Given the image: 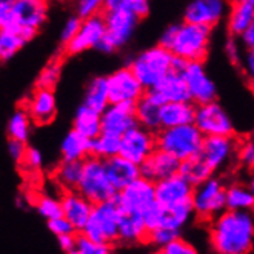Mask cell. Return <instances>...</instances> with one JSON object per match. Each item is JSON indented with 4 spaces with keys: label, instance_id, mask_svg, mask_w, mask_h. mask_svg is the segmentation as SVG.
Returning <instances> with one entry per match:
<instances>
[{
    "label": "cell",
    "instance_id": "obj_13",
    "mask_svg": "<svg viewBox=\"0 0 254 254\" xmlns=\"http://www.w3.org/2000/svg\"><path fill=\"white\" fill-rule=\"evenodd\" d=\"M156 148H157L156 132L137 125L122 136L121 156L137 163V165H142L156 151Z\"/></svg>",
    "mask_w": 254,
    "mask_h": 254
},
{
    "label": "cell",
    "instance_id": "obj_30",
    "mask_svg": "<svg viewBox=\"0 0 254 254\" xmlns=\"http://www.w3.org/2000/svg\"><path fill=\"white\" fill-rule=\"evenodd\" d=\"M72 128L79 131L80 134H83L88 139H96L103 132V127H102V113L89 108L86 105L79 107L76 116H74V122H72Z\"/></svg>",
    "mask_w": 254,
    "mask_h": 254
},
{
    "label": "cell",
    "instance_id": "obj_52",
    "mask_svg": "<svg viewBox=\"0 0 254 254\" xmlns=\"http://www.w3.org/2000/svg\"><path fill=\"white\" fill-rule=\"evenodd\" d=\"M129 11L132 14H136L139 19L145 17L149 11V0H131Z\"/></svg>",
    "mask_w": 254,
    "mask_h": 254
},
{
    "label": "cell",
    "instance_id": "obj_27",
    "mask_svg": "<svg viewBox=\"0 0 254 254\" xmlns=\"http://www.w3.org/2000/svg\"><path fill=\"white\" fill-rule=\"evenodd\" d=\"M227 19L230 34L241 37L254 22V2L253 0H233Z\"/></svg>",
    "mask_w": 254,
    "mask_h": 254
},
{
    "label": "cell",
    "instance_id": "obj_31",
    "mask_svg": "<svg viewBox=\"0 0 254 254\" xmlns=\"http://www.w3.org/2000/svg\"><path fill=\"white\" fill-rule=\"evenodd\" d=\"M110 103H111V99H110V89H108V79L103 76L91 79V82L88 83L85 89L83 105L93 108L99 113H103L108 108Z\"/></svg>",
    "mask_w": 254,
    "mask_h": 254
},
{
    "label": "cell",
    "instance_id": "obj_34",
    "mask_svg": "<svg viewBox=\"0 0 254 254\" xmlns=\"http://www.w3.org/2000/svg\"><path fill=\"white\" fill-rule=\"evenodd\" d=\"M179 173H181L187 179V181L190 184H192L194 187L205 182L206 179L213 177V174H214V171L206 165L199 154L184 160L181 163V171H179Z\"/></svg>",
    "mask_w": 254,
    "mask_h": 254
},
{
    "label": "cell",
    "instance_id": "obj_29",
    "mask_svg": "<svg viewBox=\"0 0 254 254\" xmlns=\"http://www.w3.org/2000/svg\"><path fill=\"white\" fill-rule=\"evenodd\" d=\"M62 160H85L91 156V139L76 129H71L61 143Z\"/></svg>",
    "mask_w": 254,
    "mask_h": 254
},
{
    "label": "cell",
    "instance_id": "obj_3",
    "mask_svg": "<svg viewBox=\"0 0 254 254\" xmlns=\"http://www.w3.org/2000/svg\"><path fill=\"white\" fill-rule=\"evenodd\" d=\"M174 59L176 56L159 43L157 47L139 53L131 61L129 68L148 91L156 88L174 69Z\"/></svg>",
    "mask_w": 254,
    "mask_h": 254
},
{
    "label": "cell",
    "instance_id": "obj_42",
    "mask_svg": "<svg viewBox=\"0 0 254 254\" xmlns=\"http://www.w3.org/2000/svg\"><path fill=\"white\" fill-rule=\"evenodd\" d=\"M107 0H76V12L82 19L97 16L102 11H105Z\"/></svg>",
    "mask_w": 254,
    "mask_h": 254
},
{
    "label": "cell",
    "instance_id": "obj_8",
    "mask_svg": "<svg viewBox=\"0 0 254 254\" xmlns=\"http://www.w3.org/2000/svg\"><path fill=\"white\" fill-rule=\"evenodd\" d=\"M103 19H105L107 33L97 48L102 53H114L124 48L132 39L139 23V17L131 11H105Z\"/></svg>",
    "mask_w": 254,
    "mask_h": 254
},
{
    "label": "cell",
    "instance_id": "obj_19",
    "mask_svg": "<svg viewBox=\"0 0 254 254\" xmlns=\"http://www.w3.org/2000/svg\"><path fill=\"white\" fill-rule=\"evenodd\" d=\"M136 103H110L102 113V127L105 132L124 136L125 132L139 125Z\"/></svg>",
    "mask_w": 254,
    "mask_h": 254
},
{
    "label": "cell",
    "instance_id": "obj_45",
    "mask_svg": "<svg viewBox=\"0 0 254 254\" xmlns=\"http://www.w3.org/2000/svg\"><path fill=\"white\" fill-rule=\"evenodd\" d=\"M163 253L165 254H199L196 247L191 245L190 242L185 241V239H181V237H177L176 241L168 244L165 248H163Z\"/></svg>",
    "mask_w": 254,
    "mask_h": 254
},
{
    "label": "cell",
    "instance_id": "obj_14",
    "mask_svg": "<svg viewBox=\"0 0 254 254\" xmlns=\"http://www.w3.org/2000/svg\"><path fill=\"white\" fill-rule=\"evenodd\" d=\"M107 26H105V19L103 14H97V16L86 17L82 22V26L79 33L74 36L66 45H64V50L69 56L82 54L88 50H97L100 43L105 39Z\"/></svg>",
    "mask_w": 254,
    "mask_h": 254
},
{
    "label": "cell",
    "instance_id": "obj_7",
    "mask_svg": "<svg viewBox=\"0 0 254 254\" xmlns=\"http://www.w3.org/2000/svg\"><path fill=\"white\" fill-rule=\"evenodd\" d=\"M192 206L197 217L213 220L227 210V187L217 177H210L194 187Z\"/></svg>",
    "mask_w": 254,
    "mask_h": 254
},
{
    "label": "cell",
    "instance_id": "obj_4",
    "mask_svg": "<svg viewBox=\"0 0 254 254\" xmlns=\"http://www.w3.org/2000/svg\"><path fill=\"white\" fill-rule=\"evenodd\" d=\"M156 137L157 148L170 153L181 162L199 154L205 139L202 131L194 124L162 128L156 132Z\"/></svg>",
    "mask_w": 254,
    "mask_h": 254
},
{
    "label": "cell",
    "instance_id": "obj_33",
    "mask_svg": "<svg viewBox=\"0 0 254 254\" xmlns=\"http://www.w3.org/2000/svg\"><path fill=\"white\" fill-rule=\"evenodd\" d=\"M227 210H233V211L254 210V194L248 185L233 184L227 187Z\"/></svg>",
    "mask_w": 254,
    "mask_h": 254
},
{
    "label": "cell",
    "instance_id": "obj_40",
    "mask_svg": "<svg viewBox=\"0 0 254 254\" xmlns=\"http://www.w3.org/2000/svg\"><path fill=\"white\" fill-rule=\"evenodd\" d=\"M177 237H181V231L171 230V228H156V230L148 233L146 242L160 248V250H163L168 244L176 241Z\"/></svg>",
    "mask_w": 254,
    "mask_h": 254
},
{
    "label": "cell",
    "instance_id": "obj_15",
    "mask_svg": "<svg viewBox=\"0 0 254 254\" xmlns=\"http://www.w3.org/2000/svg\"><path fill=\"white\" fill-rule=\"evenodd\" d=\"M230 0H191L185 8V22L213 28L228 17Z\"/></svg>",
    "mask_w": 254,
    "mask_h": 254
},
{
    "label": "cell",
    "instance_id": "obj_51",
    "mask_svg": "<svg viewBox=\"0 0 254 254\" xmlns=\"http://www.w3.org/2000/svg\"><path fill=\"white\" fill-rule=\"evenodd\" d=\"M57 242L59 245H61V248L69 254L72 253L74 250H76V244H77V234L74 233V234H65V236H61V237H57Z\"/></svg>",
    "mask_w": 254,
    "mask_h": 254
},
{
    "label": "cell",
    "instance_id": "obj_20",
    "mask_svg": "<svg viewBox=\"0 0 254 254\" xmlns=\"http://www.w3.org/2000/svg\"><path fill=\"white\" fill-rule=\"evenodd\" d=\"M181 160L170 153L156 148V151L140 165V176L151 182H159L181 171Z\"/></svg>",
    "mask_w": 254,
    "mask_h": 254
},
{
    "label": "cell",
    "instance_id": "obj_41",
    "mask_svg": "<svg viewBox=\"0 0 254 254\" xmlns=\"http://www.w3.org/2000/svg\"><path fill=\"white\" fill-rule=\"evenodd\" d=\"M59 79H61V64H59V61H53V62H50L47 66H45L42 69V72L39 74L37 86L39 88L54 89Z\"/></svg>",
    "mask_w": 254,
    "mask_h": 254
},
{
    "label": "cell",
    "instance_id": "obj_37",
    "mask_svg": "<svg viewBox=\"0 0 254 254\" xmlns=\"http://www.w3.org/2000/svg\"><path fill=\"white\" fill-rule=\"evenodd\" d=\"M25 43L26 40L20 31L12 28H2V33H0V57H2V61H9L14 54H17L23 48Z\"/></svg>",
    "mask_w": 254,
    "mask_h": 254
},
{
    "label": "cell",
    "instance_id": "obj_39",
    "mask_svg": "<svg viewBox=\"0 0 254 254\" xmlns=\"http://www.w3.org/2000/svg\"><path fill=\"white\" fill-rule=\"evenodd\" d=\"M76 251L79 254H111V245L96 242L93 239L86 237L85 234H77Z\"/></svg>",
    "mask_w": 254,
    "mask_h": 254
},
{
    "label": "cell",
    "instance_id": "obj_38",
    "mask_svg": "<svg viewBox=\"0 0 254 254\" xmlns=\"http://www.w3.org/2000/svg\"><path fill=\"white\" fill-rule=\"evenodd\" d=\"M34 206L37 213L45 217L47 220L56 219V217H61L64 216V208H62V200L61 199H56L53 196H39L34 200Z\"/></svg>",
    "mask_w": 254,
    "mask_h": 254
},
{
    "label": "cell",
    "instance_id": "obj_46",
    "mask_svg": "<svg viewBox=\"0 0 254 254\" xmlns=\"http://www.w3.org/2000/svg\"><path fill=\"white\" fill-rule=\"evenodd\" d=\"M237 159L248 170H254V142H244L239 145Z\"/></svg>",
    "mask_w": 254,
    "mask_h": 254
},
{
    "label": "cell",
    "instance_id": "obj_54",
    "mask_svg": "<svg viewBox=\"0 0 254 254\" xmlns=\"http://www.w3.org/2000/svg\"><path fill=\"white\" fill-rule=\"evenodd\" d=\"M241 42L247 48H254V22L253 25L247 29V31L241 36Z\"/></svg>",
    "mask_w": 254,
    "mask_h": 254
},
{
    "label": "cell",
    "instance_id": "obj_16",
    "mask_svg": "<svg viewBox=\"0 0 254 254\" xmlns=\"http://www.w3.org/2000/svg\"><path fill=\"white\" fill-rule=\"evenodd\" d=\"M107 79L111 103H136L146 93L129 66L114 71Z\"/></svg>",
    "mask_w": 254,
    "mask_h": 254
},
{
    "label": "cell",
    "instance_id": "obj_10",
    "mask_svg": "<svg viewBox=\"0 0 254 254\" xmlns=\"http://www.w3.org/2000/svg\"><path fill=\"white\" fill-rule=\"evenodd\" d=\"M48 17V0H16L9 16L0 20L2 28L12 29H36L47 22Z\"/></svg>",
    "mask_w": 254,
    "mask_h": 254
},
{
    "label": "cell",
    "instance_id": "obj_21",
    "mask_svg": "<svg viewBox=\"0 0 254 254\" xmlns=\"http://www.w3.org/2000/svg\"><path fill=\"white\" fill-rule=\"evenodd\" d=\"M26 111L37 125H48L54 121L57 114V103L53 89L36 88L26 102Z\"/></svg>",
    "mask_w": 254,
    "mask_h": 254
},
{
    "label": "cell",
    "instance_id": "obj_26",
    "mask_svg": "<svg viewBox=\"0 0 254 254\" xmlns=\"http://www.w3.org/2000/svg\"><path fill=\"white\" fill-rule=\"evenodd\" d=\"M194 117H196V103L194 102H168L162 105V128L194 124Z\"/></svg>",
    "mask_w": 254,
    "mask_h": 254
},
{
    "label": "cell",
    "instance_id": "obj_1",
    "mask_svg": "<svg viewBox=\"0 0 254 254\" xmlns=\"http://www.w3.org/2000/svg\"><path fill=\"white\" fill-rule=\"evenodd\" d=\"M210 244L214 254H250L254 248V210H225L213 219Z\"/></svg>",
    "mask_w": 254,
    "mask_h": 254
},
{
    "label": "cell",
    "instance_id": "obj_43",
    "mask_svg": "<svg viewBox=\"0 0 254 254\" xmlns=\"http://www.w3.org/2000/svg\"><path fill=\"white\" fill-rule=\"evenodd\" d=\"M48 228L57 237L65 236V234H74V233H77V230L74 228V225H72V223L65 216H61V217H56V219L48 220Z\"/></svg>",
    "mask_w": 254,
    "mask_h": 254
},
{
    "label": "cell",
    "instance_id": "obj_18",
    "mask_svg": "<svg viewBox=\"0 0 254 254\" xmlns=\"http://www.w3.org/2000/svg\"><path fill=\"white\" fill-rule=\"evenodd\" d=\"M194 185L177 173L156 182V200L162 206H177L192 202Z\"/></svg>",
    "mask_w": 254,
    "mask_h": 254
},
{
    "label": "cell",
    "instance_id": "obj_58",
    "mask_svg": "<svg viewBox=\"0 0 254 254\" xmlns=\"http://www.w3.org/2000/svg\"><path fill=\"white\" fill-rule=\"evenodd\" d=\"M69 254H79V253H77L76 250H74V251H72V253H69Z\"/></svg>",
    "mask_w": 254,
    "mask_h": 254
},
{
    "label": "cell",
    "instance_id": "obj_49",
    "mask_svg": "<svg viewBox=\"0 0 254 254\" xmlns=\"http://www.w3.org/2000/svg\"><path fill=\"white\" fill-rule=\"evenodd\" d=\"M241 66L247 79L254 85V48H247V51L242 56Z\"/></svg>",
    "mask_w": 254,
    "mask_h": 254
},
{
    "label": "cell",
    "instance_id": "obj_48",
    "mask_svg": "<svg viewBox=\"0 0 254 254\" xmlns=\"http://www.w3.org/2000/svg\"><path fill=\"white\" fill-rule=\"evenodd\" d=\"M43 163V157H42V153L39 151L37 148H33V146H28L26 149V154H25V159L22 162V165H25L28 170H39Z\"/></svg>",
    "mask_w": 254,
    "mask_h": 254
},
{
    "label": "cell",
    "instance_id": "obj_44",
    "mask_svg": "<svg viewBox=\"0 0 254 254\" xmlns=\"http://www.w3.org/2000/svg\"><path fill=\"white\" fill-rule=\"evenodd\" d=\"M82 22H83V19L80 16H77V14H76V16H69L66 19V22H65L64 28H62V33H61V42L64 45H66L74 36L79 33Z\"/></svg>",
    "mask_w": 254,
    "mask_h": 254
},
{
    "label": "cell",
    "instance_id": "obj_32",
    "mask_svg": "<svg viewBox=\"0 0 254 254\" xmlns=\"http://www.w3.org/2000/svg\"><path fill=\"white\" fill-rule=\"evenodd\" d=\"M83 173V160H62L56 168V181L65 191L77 190Z\"/></svg>",
    "mask_w": 254,
    "mask_h": 254
},
{
    "label": "cell",
    "instance_id": "obj_2",
    "mask_svg": "<svg viewBox=\"0 0 254 254\" xmlns=\"http://www.w3.org/2000/svg\"><path fill=\"white\" fill-rule=\"evenodd\" d=\"M211 28L196 23L170 25L160 37V45L187 62H202L210 48Z\"/></svg>",
    "mask_w": 254,
    "mask_h": 254
},
{
    "label": "cell",
    "instance_id": "obj_56",
    "mask_svg": "<svg viewBox=\"0 0 254 254\" xmlns=\"http://www.w3.org/2000/svg\"><path fill=\"white\" fill-rule=\"evenodd\" d=\"M248 187L251 188V191L254 194V170H251V174H250V179H248Z\"/></svg>",
    "mask_w": 254,
    "mask_h": 254
},
{
    "label": "cell",
    "instance_id": "obj_36",
    "mask_svg": "<svg viewBox=\"0 0 254 254\" xmlns=\"http://www.w3.org/2000/svg\"><path fill=\"white\" fill-rule=\"evenodd\" d=\"M121 146H122V136L103 131L99 137L91 140V156L110 159L121 154Z\"/></svg>",
    "mask_w": 254,
    "mask_h": 254
},
{
    "label": "cell",
    "instance_id": "obj_28",
    "mask_svg": "<svg viewBox=\"0 0 254 254\" xmlns=\"http://www.w3.org/2000/svg\"><path fill=\"white\" fill-rule=\"evenodd\" d=\"M148 227L142 214L129 213L122 214L121 227H119V242L122 244H139L146 242L148 237Z\"/></svg>",
    "mask_w": 254,
    "mask_h": 254
},
{
    "label": "cell",
    "instance_id": "obj_6",
    "mask_svg": "<svg viewBox=\"0 0 254 254\" xmlns=\"http://www.w3.org/2000/svg\"><path fill=\"white\" fill-rule=\"evenodd\" d=\"M122 214L124 213L116 199L96 203L91 217L82 230V234L96 242L114 245L119 241V227H121Z\"/></svg>",
    "mask_w": 254,
    "mask_h": 254
},
{
    "label": "cell",
    "instance_id": "obj_9",
    "mask_svg": "<svg viewBox=\"0 0 254 254\" xmlns=\"http://www.w3.org/2000/svg\"><path fill=\"white\" fill-rule=\"evenodd\" d=\"M116 202L121 206L122 213H137L143 216L157 202L156 184L140 176L132 184H129L122 191L117 192Z\"/></svg>",
    "mask_w": 254,
    "mask_h": 254
},
{
    "label": "cell",
    "instance_id": "obj_12",
    "mask_svg": "<svg viewBox=\"0 0 254 254\" xmlns=\"http://www.w3.org/2000/svg\"><path fill=\"white\" fill-rule=\"evenodd\" d=\"M239 142L234 136H205L199 156L214 173L237 157Z\"/></svg>",
    "mask_w": 254,
    "mask_h": 254
},
{
    "label": "cell",
    "instance_id": "obj_17",
    "mask_svg": "<svg viewBox=\"0 0 254 254\" xmlns=\"http://www.w3.org/2000/svg\"><path fill=\"white\" fill-rule=\"evenodd\" d=\"M182 74L190 89L191 102H194L196 105H200V103L216 100V96H217L216 83L208 76V72L205 66L202 65V62H188Z\"/></svg>",
    "mask_w": 254,
    "mask_h": 254
},
{
    "label": "cell",
    "instance_id": "obj_35",
    "mask_svg": "<svg viewBox=\"0 0 254 254\" xmlns=\"http://www.w3.org/2000/svg\"><path fill=\"white\" fill-rule=\"evenodd\" d=\"M33 124L34 122H33L31 116H29V113L26 111V108L16 110L8 119V125H6L8 137L26 142L29 139V134H31Z\"/></svg>",
    "mask_w": 254,
    "mask_h": 254
},
{
    "label": "cell",
    "instance_id": "obj_5",
    "mask_svg": "<svg viewBox=\"0 0 254 254\" xmlns=\"http://www.w3.org/2000/svg\"><path fill=\"white\" fill-rule=\"evenodd\" d=\"M77 191L94 205L114 200L117 197L119 191L114 188L108 177L105 159L89 156L83 160V173Z\"/></svg>",
    "mask_w": 254,
    "mask_h": 254
},
{
    "label": "cell",
    "instance_id": "obj_47",
    "mask_svg": "<svg viewBox=\"0 0 254 254\" xmlns=\"http://www.w3.org/2000/svg\"><path fill=\"white\" fill-rule=\"evenodd\" d=\"M26 142L22 140H16V139H9L8 140V154L9 157L16 162V163H22L26 154Z\"/></svg>",
    "mask_w": 254,
    "mask_h": 254
},
{
    "label": "cell",
    "instance_id": "obj_57",
    "mask_svg": "<svg viewBox=\"0 0 254 254\" xmlns=\"http://www.w3.org/2000/svg\"><path fill=\"white\" fill-rule=\"evenodd\" d=\"M151 254H165V253H163V250H159V251H154V253H151Z\"/></svg>",
    "mask_w": 254,
    "mask_h": 254
},
{
    "label": "cell",
    "instance_id": "obj_24",
    "mask_svg": "<svg viewBox=\"0 0 254 254\" xmlns=\"http://www.w3.org/2000/svg\"><path fill=\"white\" fill-rule=\"evenodd\" d=\"M105 165L110 181L117 191H122L125 187L140 177V165L125 159L121 154L105 159Z\"/></svg>",
    "mask_w": 254,
    "mask_h": 254
},
{
    "label": "cell",
    "instance_id": "obj_50",
    "mask_svg": "<svg viewBox=\"0 0 254 254\" xmlns=\"http://www.w3.org/2000/svg\"><path fill=\"white\" fill-rule=\"evenodd\" d=\"M225 53H227V57L230 59L231 64H241L242 62V53H241V47H239V43L236 40L234 36H231L227 43H225Z\"/></svg>",
    "mask_w": 254,
    "mask_h": 254
},
{
    "label": "cell",
    "instance_id": "obj_11",
    "mask_svg": "<svg viewBox=\"0 0 254 254\" xmlns=\"http://www.w3.org/2000/svg\"><path fill=\"white\" fill-rule=\"evenodd\" d=\"M194 125L203 136H234V124L230 114L216 100L196 105Z\"/></svg>",
    "mask_w": 254,
    "mask_h": 254
},
{
    "label": "cell",
    "instance_id": "obj_55",
    "mask_svg": "<svg viewBox=\"0 0 254 254\" xmlns=\"http://www.w3.org/2000/svg\"><path fill=\"white\" fill-rule=\"evenodd\" d=\"M14 3H16V0H0V20H3L9 16Z\"/></svg>",
    "mask_w": 254,
    "mask_h": 254
},
{
    "label": "cell",
    "instance_id": "obj_25",
    "mask_svg": "<svg viewBox=\"0 0 254 254\" xmlns=\"http://www.w3.org/2000/svg\"><path fill=\"white\" fill-rule=\"evenodd\" d=\"M163 103L156 97L153 91H146L137 102H136V114H137V121L139 125L157 132L162 129L160 124V111H162Z\"/></svg>",
    "mask_w": 254,
    "mask_h": 254
},
{
    "label": "cell",
    "instance_id": "obj_53",
    "mask_svg": "<svg viewBox=\"0 0 254 254\" xmlns=\"http://www.w3.org/2000/svg\"><path fill=\"white\" fill-rule=\"evenodd\" d=\"M129 6L131 0H107L105 2V11H129Z\"/></svg>",
    "mask_w": 254,
    "mask_h": 254
},
{
    "label": "cell",
    "instance_id": "obj_22",
    "mask_svg": "<svg viewBox=\"0 0 254 254\" xmlns=\"http://www.w3.org/2000/svg\"><path fill=\"white\" fill-rule=\"evenodd\" d=\"M61 200L64 208V216L72 223L77 233H82L89 217H91L94 203L89 202L85 196H82L77 190L65 191Z\"/></svg>",
    "mask_w": 254,
    "mask_h": 254
},
{
    "label": "cell",
    "instance_id": "obj_23",
    "mask_svg": "<svg viewBox=\"0 0 254 254\" xmlns=\"http://www.w3.org/2000/svg\"><path fill=\"white\" fill-rule=\"evenodd\" d=\"M153 91L162 103L168 102H191V94L187 80L182 72L171 71L156 88L148 89Z\"/></svg>",
    "mask_w": 254,
    "mask_h": 254
}]
</instances>
